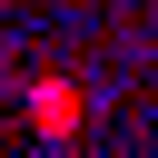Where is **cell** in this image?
<instances>
[{
  "label": "cell",
  "mask_w": 158,
  "mask_h": 158,
  "mask_svg": "<svg viewBox=\"0 0 158 158\" xmlns=\"http://www.w3.org/2000/svg\"><path fill=\"white\" fill-rule=\"evenodd\" d=\"M79 118H89V89L79 79H30V128L40 138H79Z\"/></svg>",
  "instance_id": "1"
}]
</instances>
